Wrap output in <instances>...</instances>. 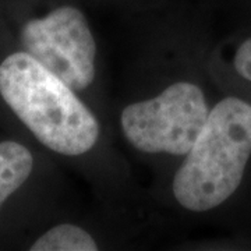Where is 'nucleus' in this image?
Wrapping results in <instances>:
<instances>
[{
  "label": "nucleus",
  "mask_w": 251,
  "mask_h": 251,
  "mask_svg": "<svg viewBox=\"0 0 251 251\" xmlns=\"http://www.w3.org/2000/svg\"><path fill=\"white\" fill-rule=\"evenodd\" d=\"M0 95L36 138L54 152H88L99 137L98 120L66 82L27 52L0 64Z\"/></svg>",
  "instance_id": "1"
},
{
  "label": "nucleus",
  "mask_w": 251,
  "mask_h": 251,
  "mask_svg": "<svg viewBox=\"0 0 251 251\" xmlns=\"http://www.w3.org/2000/svg\"><path fill=\"white\" fill-rule=\"evenodd\" d=\"M251 156V103L218 102L173 180L180 205L205 212L224 204L242 183Z\"/></svg>",
  "instance_id": "2"
},
{
  "label": "nucleus",
  "mask_w": 251,
  "mask_h": 251,
  "mask_svg": "<svg viewBox=\"0 0 251 251\" xmlns=\"http://www.w3.org/2000/svg\"><path fill=\"white\" fill-rule=\"evenodd\" d=\"M209 115L196 84L176 82L158 97L126 106L120 125L134 148L147 153L187 155Z\"/></svg>",
  "instance_id": "3"
},
{
  "label": "nucleus",
  "mask_w": 251,
  "mask_h": 251,
  "mask_svg": "<svg viewBox=\"0 0 251 251\" xmlns=\"http://www.w3.org/2000/svg\"><path fill=\"white\" fill-rule=\"evenodd\" d=\"M24 52L57 75L72 90H87L95 78L97 44L88 21L72 6L28 21L21 29Z\"/></svg>",
  "instance_id": "4"
},
{
  "label": "nucleus",
  "mask_w": 251,
  "mask_h": 251,
  "mask_svg": "<svg viewBox=\"0 0 251 251\" xmlns=\"http://www.w3.org/2000/svg\"><path fill=\"white\" fill-rule=\"evenodd\" d=\"M34 168V158L24 145L0 143V206L21 187Z\"/></svg>",
  "instance_id": "5"
},
{
  "label": "nucleus",
  "mask_w": 251,
  "mask_h": 251,
  "mask_svg": "<svg viewBox=\"0 0 251 251\" xmlns=\"http://www.w3.org/2000/svg\"><path fill=\"white\" fill-rule=\"evenodd\" d=\"M32 251H97L98 246L88 232L72 224H62L44 233Z\"/></svg>",
  "instance_id": "6"
},
{
  "label": "nucleus",
  "mask_w": 251,
  "mask_h": 251,
  "mask_svg": "<svg viewBox=\"0 0 251 251\" xmlns=\"http://www.w3.org/2000/svg\"><path fill=\"white\" fill-rule=\"evenodd\" d=\"M233 66L240 77L251 82V38L244 41L236 50Z\"/></svg>",
  "instance_id": "7"
}]
</instances>
